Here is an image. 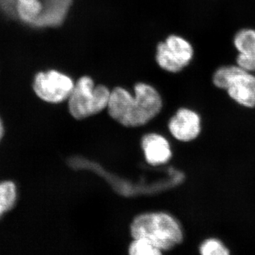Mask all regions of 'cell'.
Returning a JSON list of instances; mask_svg holds the SVG:
<instances>
[{"label": "cell", "instance_id": "cell-15", "mask_svg": "<svg viewBox=\"0 0 255 255\" xmlns=\"http://www.w3.org/2000/svg\"><path fill=\"white\" fill-rule=\"evenodd\" d=\"M4 125H3L2 121H1V118H0V141H1L3 136H4Z\"/></svg>", "mask_w": 255, "mask_h": 255}, {"label": "cell", "instance_id": "cell-11", "mask_svg": "<svg viewBox=\"0 0 255 255\" xmlns=\"http://www.w3.org/2000/svg\"><path fill=\"white\" fill-rule=\"evenodd\" d=\"M42 9L41 0H16V12L24 23L31 24Z\"/></svg>", "mask_w": 255, "mask_h": 255}, {"label": "cell", "instance_id": "cell-9", "mask_svg": "<svg viewBox=\"0 0 255 255\" xmlns=\"http://www.w3.org/2000/svg\"><path fill=\"white\" fill-rule=\"evenodd\" d=\"M142 148L146 161L152 165L167 163L172 157L168 140L159 134L149 133L143 136Z\"/></svg>", "mask_w": 255, "mask_h": 255}, {"label": "cell", "instance_id": "cell-2", "mask_svg": "<svg viewBox=\"0 0 255 255\" xmlns=\"http://www.w3.org/2000/svg\"><path fill=\"white\" fill-rule=\"evenodd\" d=\"M133 239L142 238L161 251H169L182 243L184 233L173 216L162 212L137 216L130 225Z\"/></svg>", "mask_w": 255, "mask_h": 255}, {"label": "cell", "instance_id": "cell-12", "mask_svg": "<svg viewBox=\"0 0 255 255\" xmlns=\"http://www.w3.org/2000/svg\"><path fill=\"white\" fill-rule=\"evenodd\" d=\"M16 200V184L11 181L0 182V219L14 208Z\"/></svg>", "mask_w": 255, "mask_h": 255}, {"label": "cell", "instance_id": "cell-14", "mask_svg": "<svg viewBox=\"0 0 255 255\" xmlns=\"http://www.w3.org/2000/svg\"><path fill=\"white\" fill-rule=\"evenodd\" d=\"M130 255H160L162 251L157 249L150 242L142 238L134 239L128 248Z\"/></svg>", "mask_w": 255, "mask_h": 255}, {"label": "cell", "instance_id": "cell-4", "mask_svg": "<svg viewBox=\"0 0 255 255\" xmlns=\"http://www.w3.org/2000/svg\"><path fill=\"white\" fill-rule=\"evenodd\" d=\"M213 82L216 87L227 91L238 105L255 107V75L238 65H226L216 70Z\"/></svg>", "mask_w": 255, "mask_h": 255}, {"label": "cell", "instance_id": "cell-7", "mask_svg": "<svg viewBox=\"0 0 255 255\" xmlns=\"http://www.w3.org/2000/svg\"><path fill=\"white\" fill-rule=\"evenodd\" d=\"M168 128L172 136L179 141H193L202 129L200 115L190 109H179L169 120Z\"/></svg>", "mask_w": 255, "mask_h": 255}, {"label": "cell", "instance_id": "cell-6", "mask_svg": "<svg viewBox=\"0 0 255 255\" xmlns=\"http://www.w3.org/2000/svg\"><path fill=\"white\" fill-rule=\"evenodd\" d=\"M74 86L75 82L72 78L55 70L40 72L35 76L33 85L37 97L51 104L68 100Z\"/></svg>", "mask_w": 255, "mask_h": 255}, {"label": "cell", "instance_id": "cell-8", "mask_svg": "<svg viewBox=\"0 0 255 255\" xmlns=\"http://www.w3.org/2000/svg\"><path fill=\"white\" fill-rule=\"evenodd\" d=\"M42 9L31 25L36 28H54L63 24L73 0H41Z\"/></svg>", "mask_w": 255, "mask_h": 255}, {"label": "cell", "instance_id": "cell-3", "mask_svg": "<svg viewBox=\"0 0 255 255\" xmlns=\"http://www.w3.org/2000/svg\"><path fill=\"white\" fill-rule=\"evenodd\" d=\"M110 95L105 85L96 86L90 77H82L75 83L69 97V112L78 120L92 117L107 108Z\"/></svg>", "mask_w": 255, "mask_h": 255}, {"label": "cell", "instance_id": "cell-5", "mask_svg": "<svg viewBox=\"0 0 255 255\" xmlns=\"http://www.w3.org/2000/svg\"><path fill=\"white\" fill-rule=\"evenodd\" d=\"M194 56L190 43L182 37L171 35L157 47L156 61L159 66L169 73H179L187 67Z\"/></svg>", "mask_w": 255, "mask_h": 255}, {"label": "cell", "instance_id": "cell-1", "mask_svg": "<svg viewBox=\"0 0 255 255\" xmlns=\"http://www.w3.org/2000/svg\"><path fill=\"white\" fill-rule=\"evenodd\" d=\"M134 92L132 96L121 87L111 91L109 114L126 127H142L155 118L162 109L161 96L151 85L139 82L134 87Z\"/></svg>", "mask_w": 255, "mask_h": 255}, {"label": "cell", "instance_id": "cell-13", "mask_svg": "<svg viewBox=\"0 0 255 255\" xmlns=\"http://www.w3.org/2000/svg\"><path fill=\"white\" fill-rule=\"evenodd\" d=\"M199 253L202 255H229V248L221 240L209 238L204 240L199 248Z\"/></svg>", "mask_w": 255, "mask_h": 255}, {"label": "cell", "instance_id": "cell-10", "mask_svg": "<svg viewBox=\"0 0 255 255\" xmlns=\"http://www.w3.org/2000/svg\"><path fill=\"white\" fill-rule=\"evenodd\" d=\"M238 51L237 65L249 72H255V30L243 28L236 33L233 40Z\"/></svg>", "mask_w": 255, "mask_h": 255}]
</instances>
